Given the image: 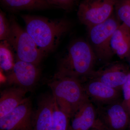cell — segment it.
<instances>
[{
    "instance_id": "obj_1",
    "label": "cell",
    "mask_w": 130,
    "mask_h": 130,
    "mask_svg": "<svg viewBox=\"0 0 130 130\" xmlns=\"http://www.w3.org/2000/svg\"><path fill=\"white\" fill-rule=\"evenodd\" d=\"M21 18L26 30L45 55L53 51L71 29V22L64 19L52 20L42 16L23 14Z\"/></svg>"
},
{
    "instance_id": "obj_2",
    "label": "cell",
    "mask_w": 130,
    "mask_h": 130,
    "mask_svg": "<svg viewBox=\"0 0 130 130\" xmlns=\"http://www.w3.org/2000/svg\"><path fill=\"white\" fill-rule=\"evenodd\" d=\"M97 58L88 41L79 39L69 45L55 75L85 79L93 71Z\"/></svg>"
},
{
    "instance_id": "obj_3",
    "label": "cell",
    "mask_w": 130,
    "mask_h": 130,
    "mask_svg": "<svg viewBox=\"0 0 130 130\" xmlns=\"http://www.w3.org/2000/svg\"><path fill=\"white\" fill-rule=\"evenodd\" d=\"M48 85L58 106L70 119L90 101L83 85L78 78L54 75Z\"/></svg>"
},
{
    "instance_id": "obj_4",
    "label": "cell",
    "mask_w": 130,
    "mask_h": 130,
    "mask_svg": "<svg viewBox=\"0 0 130 130\" xmlns=\"http://www.w3.org/2000/svg\"><path fill=\"white\" fill-rule=\"evenodd\" d=\"M9 19L10 31L6 41L16 53L17 59L39 66L46 55L14 16H10Z\"/></svg>"
},
{
    "instance_id": "obj_5",
    "label": "cell",
    "mask_w": 130,
    "mask_h": 130,
    "mask_svg": "<svg viewBox=\"0 0 130 130\" xmlns=\"http://www.w3.org/2000/svg\"><path fill=\"white\" fill-rule=\"evenodd\" d=\"M113 13L106 21L88 28V40L97 59L107 61L113 56L111 46L112 36L121 23Z\"/></svg>"
},
{
    "instance_id": "obj_6",
    "label": "cell",
    "mask_w": 130,
    "mask_h": 130,
    "mask_svg": "<svg viewBox=\"0 0 130 130\" xmlns=\"http://www.w3.org/2000/svg\"><path fill=\"white\" fill-rule=\"evenodd\" d=\"M118 0H84L78 6L77 16L87 28L104 22L111 17Z\"/></svg>"
},
{
    "instance_id": "obj_7",
    "label": "cell",
    "mask_w": 130,
    "mask_h": 130,
    "mask_svg": "<svg viewBox=\"0 0 130 130\" xmlns=\"http://www.w3.org/2000/svg\"><path fill=\"white\" fill-rule=\"evenodd\" d=\"M34 112L28 98L9 113L0 118V130H32Z\"/></svg>"
},
{
    "instance_id": "obj_8",
    "label": "cell",
    "mask_w": 130,
    "mask_h": 130,
    "mask_svg": "<svg viewBox=\"0 0 130 130\" xmlns=\"http://www.w3.org/2000/svg\"><path fill=\"white\" fill-rule=\"evenodd\" d=\"M39 66L17 59L11 71L7 75L6 82L9 85L30 89L39 80Z\"/></svg>"
},
{
    "instance_id": "obj_9",
    "label": "cell",
    "mask_w": 130,
    "mask_h": 130,
    "mask_svg": "<svg viewBox=\"0 0 130 130\" xmlns=\"http://www.w3.org/2000/svg\"><path fill=\"white\" fill-rule=\"evenodd\" d=\"M101 117L98 123L110 130H124L129 123V112L118 100L96 109Z\"/></svg>"
},
{
    "instance_id": "obj_10",
    "label": "cell",
    "mask_w": 130,
    "mask_h": 130,
    "mask_svg": "<svg viewBox=\"0 0 130 130\" xmlns=\"http://www.w3.org/2000/svg\"><path fill=\"white\" fill-rule=\"evenodd\" d=\"M129 72L123 63L113 62L105 65L97 71L93 70L86 78L98 80L107 86L120 90Z\"/></svg>"
},
{
    "instance_id": "obj_11",
    "label": "cell",
    "mask_w": 130,
    "mask_h": 130,
    "mask_svg": "<svg viewBox=\"0 0 130 130\" xmlns=\"http://www.w3.org/2000/svg\"><path fill=\"white\" fill-rule=\"evenodd\" d=\"M83 86L89 98L102 104L106 105L118 101L119 98V90L95 79H89Z\"/></svg>"
},
{
    "instance_id": "obj_12",
    "label": "cell",
    "mask_w": 130,
    "mask_h": 130,
    "mask_svg": "<svg viewBox=\"0 0 130 130\" xmlns=\"http://www.w3.org/2000/svg\"><path fill=\"white\" fill-rule=\"evenodd\" d=\"M54 103L52 94L44 95L40 99L34 112L32 130H53Z\"/></svg>"
},
{
    "instance_id": "obj_13",
    "label": "cell",
    "mask_w": 130,
    "mask_h": 130,
    "mask_svg": "<svg viewBox=\"0 0 130 130\" xmlns=\"http://www.w3.org/2000/svg\"><path fill=\"white\" fill-rule=\"evenodd\" d=\"M26 89L14 86L5 89L1 93L0 118L9 113L19 106L28 98Z\"/></svg>"
},
{
    "instance_id": "obj_14",
    "label": "cell",
    "mask_w": 130,
    "mask_h": 130,
    "mask_svg": "<svg viewBox=\"0 0 130 130\" xmlns=\"http://www.w3.org/2000/svg\"><path fill=\"white\" fill-rule=\"evenodd\" d=\"M96 110L90 101L86 103L73 117L70 130H89L97 124Z\"/></svg>"
},
{
    "instance_id": "obj_15",
    "label": "cell",
    "mask_w": 130,
    "mask_h": 130,
    "mask_svg": "<svg viewBox=\"0 0 130 130\" xmlns=\"http://www.w3.org/2000/svg\"><path fill=\"white\" fill-rule=\"evenodd\" d=\"M111 46L114 54L120 59L130 56V29L121 23L112 36Z\"/></svg>"
},
{
    "instance_id": "obj_16",
    "label": "cell",
    "mask_w": 130,
    "mask_h": 130,
    "mask_svg": "<svg viewBox=\"0 0 130 130\" xmlns=\"http://www.w3.org/2000/svg\"><path fill=\"white\" fill-rule=\"evenodd\" d=\"M2 6L10 12L45 10L53 7L47 0H0Z\"/></svg>"
},
{
    "instance_id": "obj_17",
    "label": "cell",
    "mask_w": 130,
    "mask_h": 130,
    "mask_svg": "<svg viewBox=\"0 0 130 130\" xmlns=\"http://www.w3.org/2000/svg\"><path fill=\"white\" fill-rule=\"evenodd\" d=\"M13 50L6 41H1L0 44V67L4 71H10L15 61Z\"/></svg>"
},
{
    "instance_id": "obj_18",
    "label": "cell",
    "mask_w": 130,
    "mask_h": 130,
    "mask_svg": "<svg viewBox=\"0 0 130 130\" xmlns=\"http://www.w3.org/2000/svg\"><path fill=\"white\" fill-rule=\"evenodd\" d=\"M70 119L69 117L60 109L54 98L53 112V130H68Z\"/></svg>"
},
{
    "instance_id": "obj_19",
    "label": "cell",
    "mask_w": 130,
    "mask_h": 130,
    "mask_svg": "<svg viewBox=\"0 0 130 130\" xmlns=\"http://www.w3.org/2000/svg\"><path fill=\"white\" fill-rule=\"evenodd\" d=\"M115 10L117 18L130 29V0H118Z\"/></svg>"
},
{
    "instance_id": "obj_20",
    "label": "cell",
    "mask_w": 130,
    "mask_h": 130,
    "mask_svg": "<svg viewBox=\"0 0 130 130\" xmlns=\"http://www.w3.org/2000/svg\"><path fill=\"white\" fill-rule=\"evenodd\" d=\"M53 7L60 8L66 11H72L78 5V0H47Z\"/></svg>"
},
{
    "instance_id": "obj_21",
    "label": "cell",
    "mask_w": 130,
    "mask_h": 130,
    "mask_svg": "<svg viewBox=\"0 0 130 130\" xmlns=\"http://www.w3.org/2000/svg\"><path fill=\"white\" fill-rule=\"evenodd\" d=\"M10 31L9 19L7 18L5 12L0 11V40L6 41L9 36Z\"/></svg>"
},
{
    "instance_id": "obj_22",
    "label": "cell",
    "mask_w": 130,
    "mask_h": 130,
    "mask_svg": "<svg viewBox=\"0 0 130 130\" xmlns=\"http://www.w3.org/2000/svg\"><path fill=\"white\" fill-rule=\"evenodd\" d=\"M121 90L123 91L124 97L123 103L126 108L127 105L130 101V71L128 73L126 80L122 86Z\"/></svg>"
},
{
    "instance_id": "obj_23",
    "label": "cell",
    "mask_w": 130,
    "mask_h": 130,
    "mask_svg": "<svg viewBox=\"0 0 130 130\" xmlns=\"http://www.w3.org/2000/svg\"><path fill=\"white\" fill-rule=\"evenodd\" d=\"M91 130H105L104 128L101 126H97L94 127V129Z\"/></svg>"
},
{
    "instance_id": "obj_24",
    "label": "cell",
    "mask_w": 130,
    "mask_h": 130,
    "mask_svg": "<svg viewBox=\"0 0 130 130\" xmlns=\"http://www.w3.org/2000/svg\"><path fill=\"white\" fill-rule=\"evenodd\" d=\"M126 108H127V110L129 112V113L130 114V101L129 102V103H128V105H127Z\"/></svg>"
},
{
    "instance_id": "obj_25",
    "label": "cell",
    "mask_w": 130,
    "mask_h": 130,
    "mask_svg": "<svg viewBox=\"0 0 130 130\" xmlns=\"http://www.w3.org/2000/svg\"><path fill=\"white\" fill-rule=\"evenodd\" d=\"M129 65L130 66V56H129Z\"/></svg>"
},
{
    "instance_id": "obj_26",
    "label": "cell",
    "mask_w": 130,
    "mask_h": 130,
    "mask_svg": "<svg viewBox=\"0 0 130 130\" xmlns=\"http://www.w3.org/2000/svg\"><path fill=\"white\" fill-rule=\"evenodd\" d=\"M129 128H130V123L129 124Z\"/></svg>"
}]
</instances>
